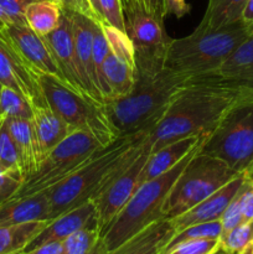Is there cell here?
Returning a JSON list of instances; mask_svg holds the SVG:
<instances>
[{"mask_svg":"<svg viewBox=\"0 0 253 254\" xmlns=\"http://www.w3.org/2000/svg\"><path fill=\"white\" fill-rule=\"evenodd\" d=\"M252 91L253 87L217 77L192 78L176 92L163 117L146 135L149 151L188 136L208 135L226 112Z\"/></svg>","mask_w":253,"mask_h":254,"instance_id":"1","label":"cell"},{"mask_svg":"<svg viewBox=\"0 0 253 254\" xmlns=\"http://www.w3.org/2000/svg\"><path fill=\"white\" fill-rule=\"evenodd\" d=\"M135 79L131 91L104 103L121 136L150 131L176 92L192 79L166 68L164 60L135 57Z\"/></svg>","mask_w":253,"mask_h":254,"instance_id":"2","label":"cell"},{"mask_svg":"<svg viewBox=\"0 0 253 254\" xmlns=\"http://www.w3.org/2000/svg\"><path fill=\"white\" fill-rule=\"evenodd\" d=\"M148 133L121 136L62 183L45 191L49 201V221L88 201H93L114 178L123 173L140 155L145 148L144 140Z\"/></svg>","mask_w":253,"mask_h":254,"instance_id":"3","label":"cell"},{"mask_svg":"<svg viewBox=\"0 0 253 254\" xmlns=\"http://www.w3.org/2000/svg\"><path fill=\"white\" fill-rule=\"evenodd\" d=\"M250 35L242 21L218 29L197 25L188 36L170 40L164 64L191 78L212 77Z\"/></svg>","mask_w":253,"mask_h":254,"instance_id":"4","label":"cell"},{"mask_svg":"<svg viewBox=\"0 0 253 254\" xmlns=\"http://www.w3.org/2000/svg\"><path fill=\"white\" fill-rule=\"evenodd\" d=\"M205 138L171 170L158 178L141 183L136 188L126 207L102 233V241L107 253L113 252L156 221L165 218L164 208L169 193L189 161L198 151Z\"/></svg>","mask_w":253,"mask_h":254,"instance_id":"5","label":"cell"},{"mask_svg":"<svg viewBox=\"0 0 253 254\" xmlns=\"http://www.w3.org/2000/svg\"><path fill=\"white\" fill-rule=\"evenodd\" d=\"M237 174L253 176V91L236 102L200 146Z\"/></svg>","mask_w":253,"mask_h":254,"instance_id":"6","label":"cell"},{"mask_svg":"<svg viewBox=\"0 0 253 254\" xmlns=\"http://www.w3.org/2000/svg\"><path fill=\"white\" fill-rule=\"evenodd\" d=\"M39 82L47 104L72 130L87 131L103 148L121 138L103 103L69 88L54 77L39 76Z\"/></svg>","mask_w":253,"mask_h":254,"instance_id":"7","label":"cell"},{"mask_svg":"<svg viewBox=\"0 0 253 254\" xmlns=\"http://www.w3.org/2000/svg\"><path fill=\"white\" fill-rule=\"evenodd\" d=\"M104 149L87 131L76 130L50 150L36 170L22 180L12 195L27 196L45 192L68 178L77 169Z\"/></svg>","mask_w":253,"mask_h":254,"instance_id":"8","label":"cell"},{"mask_svg":"<svg viewBox=\"0 0 253 254\" xmlns=\"http://www.w3.org/2000/svg\"><path fill=\"white\" fill-rule=\"evenodd\" d=\"M237 175L220 159L197 151L174 184L166 200L164 216L173 220L220 190Z\"/></svg>","mask_w":253,"mask_h":254,"instance_id":"9","label":"cell"},{"mask_svg":"<svg viewBox=\"0 0 253 254\" xmlns=\"http://www.w3.org/2000/svg\"><path fill=\"white\" fill-rule=\"evenodd\" d=\"M124 29L135 51V57L146 60H164L170 37L164 21L151 15L140 0H122Z\"/></svg>","mask_w":253,"mask_h":254,"instance_id":"10","label":"cell"},{"mask_svg":"<svg viewBox=\"0 0 253 254\" xmlns=\"http://www.w3.org/2000/svg\"><path fill=\"white\" fill-rule=\"evenodd\" d=\"M144 145L145 148L141 151L140 155L94 197L93 203L96 207L97 223H98L101 235L111 225L112 221L119 215V212L126 207L140 184L141 171L150 154L145 140H144Z\"/></svg>","mask_w":253,"mask_h":254,"instance_id":"11","label":"cell"},{"mask_svg":"<svg viewBox=\"0 0 253 254\" xmlns=\"http://www.w3.org/2000/svg\"><path fill=\"white\" fill-rule=\"evenodd\" d=\"M102 25L108 41V54L103 64L104 77L111 88L112 98H118L128 94L133 88L135 51L126 32L114 29L107 22H102Z\"/></svg>","mask_w":253,"mask_h":254,"instance_id":"12","label":"cell"},{"mask_svg":"<svg viewBox=\"0 0 253 254\" xmlns=\"http://www.w3.org/2000/svg\"><path fill=\"white\" fill-rule=\"evenodd\" d=\"M1 32L37 76L54 77L66 84L46 37L37 35L27 25L10 24Z\"/></svg>","mask_w":253,"mask_h":254,"instance_id":"13","label":"cell"},{"mask_svg":"<svg viewBox=\"0 0 253 254\" xmlns=\"http://www.w3.org/2000/svg\"><path fill=\"white\" fill-rule=\"evenodd\" d=\"M0 84L19 92L32 107L47 106L39 76L25 64L16 50L0 31Z\"/></svg>","mask_w":253,"mask_h":254,"instance_id":"14","label":"cell"},{"mask_svg":"<svg viewBox=\"0 0 253 254\" xmlns=\"http://www.w3.org/2000/svg\"><path fill=\"white\" fill-rule=\"evenodd\" d=\"M45 37L56 57V61L63 74L67 86L79 93L96 99L79 64L76 46H74L72 22L63 6H62V17L60 25L55 31Z\"/></svg>","mask_w":253,"mask_h":254,"instance_id":"15","label":"cell"},{"mask_svg":"<svg viewBox=\"0 0 253 254\" xmlns=\"http://www.w3.org/2000/svg\"><path fill=\"white\" fill-rule=\"evenodd\" d=\"M246 175L247 174H238L236 178L228 181L220 190L213 192L212 195L206 197L205 200L198 202L197 205L191 207L186 212L181 213V215L170 220L174 228H175V232L184 230L189 226L197 225V223L221 220L227 206L230 205L232 198L235 197L236 193L238 192V190L242 186Z\"/></svg>","mask_w":253,"mask_h":254,"instance_id":"16","label":"cell"},{"mask_svg":"<svg viewBox=\"0 0 253 254\" xmlns=\"http://www.w3.org/2000/svg\"><path fill=\"white\" fill-rule=\"evenodd\" d=\"M86 227H97V213L93 201L83 203L78 207L62 213L47 223L46 227L29 243L24 252L50 242H63L77 231ZM99 230V228H98Z\"/></svg>","mask_w":253,"mask_h":254,"instance_id":"17","label":"cell"},{"mask_svg":"<svg viewBox=\"0 0 253 254\" xmlns=\"http://www.w3.org/2000/svg\"><path fill=\"white\" fill-rule=\"evenodd\" d=\"M63 9L66 10L69 19H71L74 46H76L77 57H78L82 71L86 76L94 98L104 104L103 97H102L98 86H97L96 72H94L93 66V26L97 20L81 14V12L66 9V7H63Z\"/></svg>","mask_w":253,"mask_h":254,"instance_id":"18","label":"cell"},{"mask_svg":"<svg viewBox=\"0 0 253 254\" xmlns=\"http://www.w3.org/2000/svg\"><path fill=\"white\" fill-rule=\"evenodd\" d=\"M49 221V201L45 192L27 196L10 195L0 201V227Z\"/></svg>","mask_w":253,"mask_h":254,"instance_id":"19","label":"cell"},{"mask_svg":"<svg viewBox=\"0 0 253 254\" xmlns=\"http://www.w3.org/2000/svg\"><path fill=\"white\" fill-rule=\"evenodd\" d=\"M6 123L12 140L19 151L22 166V176L25 179L30 174L34 173L40 165L45 156L44 151H42L32 118H12L7 119Z\"/></svg>","mask_w":253,"mask_h":254,"instance_id":"20","label":"cell"},{"mask_svg":"<svg viewBox=\"0 0 253 254\" xmlns=\"http://www.w3.org/2000/svg\"><path fill=\"white\" fill-rule=\"evenodd\" d=\"M206 135L188 136L161 146L149 154L140 175V184L163 175L180 163ZM139 184V185H140Z\"/></svg>","mask_w":253,"mask_h":254,"instance_id":"21","label":"cell"},{"mask_svg":"<svg viewBox=\"0 0 253 254\" xmlns=\"http://www.w3.org/2000/svg\"><path fill=\"white\" fill-rule=\"evenodd\" d=\"M175 233L168 218L156 221L108 254H160Z\"/></svg>","mask_w":253,"mask_h":254,"instance_id":"22","label":"cell"},{"mask_svg":"<svg viewBox=\"0 0 253 254\" xmlns=\"http://www.w3.org/2000/svg\"><path fill=\"white\" fill-rule=\"evenodd\" d=\"M35 129L39 136L44 155L63 141L71 133H73L68 124L47 104L44 107H35L32 116Z\"/></svg>","mask_w":253,"mask_h":254,"instance_id":"23","label":"cell"},{"mask_svg":"<svg viewBox=\"0 0 253 254\" xmlns=\"http://www.w3.org/2000/svg\"><path fill=\"white\" fill-rule=\"evenodd\" d=\"M212 77L253 87V34H251Z\"/></svg>","mask_w":253,"mask_h":254,"instance_id":"24","label":"cell"},{"mask_svg":"<svg viewBox=\"0 0 253 254\" xmlns=\"http://www.w3.org/2000/svg\"><path fill=\"white\" fill-rule=\"evenodd\" d=\"M62 17V5L56 0H36L25 10V20L32 31L47 36L57 29Z\"/></svg>","mask_w":253,"mask_h":254,"instance_id":"25","label":"cell"},{"mask_svg":"<svg viewBox=\"0 0 253 254\" xmlns=\"http://www.w3.org/2000/svg\"><path fill=\"white\" fill-rule=\"evenodd\" d=\"M50 221H34L22 225L0 227V254L24 252L29 243L44 230Z\"/></svg>","mask_w":253,"mask_h":254,"instance_id":"26","label":"cell"},{"mask_svg":"<svg viewBox=\"0 0 253 254\" xmlns=\"http://www.w3.org/2000/svg\"><path fill=\"white\" fill-rule=\"evenodd\" d=\"M248 0H208L207 9L198 25L206 29H218L242 20Z\"/></svg>","mask_w":253,"mask_h":254,"instance_id":"27","label":"cell"},{"mask_svg":"<svg viewBox=\"0 0 253 254\" xmlns=\"http://www.w3.org/2000/svg\"><path fill=\"white\" fill-rule=\"evenodd\" d=\"M62 254H108L97 227H86L77 231L62 242Z\"/></svg>","mask_w":253,"mask_h":254,"instance_id":"28","label":"cell"},{"mask_svg":"<svg viewBox=\"0 0 253 254\" xmlns=\"http://www.w3.org/2000/svg\"><path fill=\"white\" fill-rule=\"evenodd\" d=\"M6 122V119H0V171L22 181L21 160Z\"/></svg>","mask_w":253,"mask_h":254,"instance_id":"29","label":"cell"},{"mask_svg":"<svg viewBox=\"0 0 253 254\" xmlns=\"http://www.w3.org/2000/svg\"><path fill=\"white\" fill-rule=\"evenodd\" d=\"M107 54H108V41H107L103 25L101 21H96L93 26V66L94 72H96L97 86L103 97L104 103L112 98L111 88L107 83L103 72V64Z\"/></svg>","mask_w":253,"mask_h":254,"instance_id":"30","label":"cell"},{"mask_svg":"<svg viewBox=\"0 0 253 254\" xmlns=\"http://www.w3.org/2000/svg\"><path fill=\"white\" fill-rule=\"evenodd\" d=\"M32 116L34 107L24 96L10 87H0V119H31Z\"/></svg>","mask_w":253,"mask_h":254,"instance_id":"31","label":"cell"},{"mask_svg":"<svg viewBox=\"0 0 253 254\" xmlns=\"http://www.w3.org/2000/svg\"><path fill=\"white\" fill-rule=\"evenodd\" d=\"M222 233V225H221L220 220L189 226V227L184 228V230L176 231V232L174 233L173 237H171V240L169 241V243L164 247V250L161 251V252L170 250L174 246L179 245V243L181 242H186V241L221 240Z\"/></svg>","mask_w":253,"mask_h":254,"instance_id":"32","label":"cell"},{"mask_svg":"<svg viewBox=\"0 0 253 254\" xmlns=\"http://www.w3.org/2000/svg\"><path fill=\"white\" fill-rule=\"evenodd\" d=\"M221 247L228 253H237L253 245V220H248L238 225L230 232L222 235Z\"/></svg>","mask_w":253,"mask_h":254,"instance_id":"33","label":"cell"},{"mask_svg":"<svg viewBox=\"0 0 253 254\" xmlns=\"http://www.w3.org/2000/svg\"><path fill=\"white\" fill-rule=\"evenodd\" d=\"M220 247V240H193L181 242L160 254H212Z\"/></svg>","mask_w":253,"mask_h":254,"instance_id":"34","label":"cell"},{"mask_svg":"<svg viewBox=\"0 0 253 254\" xmlns=\"http://www.w3.org/2000/svg\"><path fill=\"white\" fill-rule=\"evenodd\" d=\"M98 2L103 22H107L114 29L126 32L122 0H98Z\"/></svg>","mask_w":253,"mask_h":254,"instance_id":"35","label":"cell"},{"mask_svg":"<svg viewBox=\"0 0 253 254\" xmlns=\"http://www.w3.org/2000/svg\"><path fill=\"white\" fill-rule=\"evenodd\" d=\"M36 0H0V7L10 19L11 24L27 25L25 20V10Z\"/></svg>","mask_w":253,"mask_h":254,"instance_id":"36","label":"cell"},{"mask_svg":"<svg viewBox=\"0 0 253 254\" xmlns=\"http://www.w3.org/2000/svg\"><path fill=\"white\" fill-rule=\"evenodd\" d=\"M221 225H222V231L225 233L230 232L231 230H233L235 227H237L238 225H241L242 222H245V218H243L242 211H241V205L240 200H238V196L236 193L235 197L232 198V201L230 202V205L227 206V208L223 212L222 217H221Z\"/></svg>","mask_w":253,"mask_h":254,"instance_id":"37","label":"cell"},{"mask_svg":"<svg viewBox=\"0 0 253 254\" xmlns=\"http://www.w3.org/2000/svg\"><path fill=\"white\" fill-rule=\"evenodd\" d=\"M240 200L241 211L245 221L253 220V178L246 175L245 181L237 192Z\"/></svg>","mask_w":253,"mask_h":254,"instance_id":"38","label":"cell"},{"mask_svg":"<svg viewBox=\"0 0 253 254\" xmlns=\"http://www.w3.org/2000/svg\"><path fill=\"white\" fill-rule=\"evenodd\" d=\"M63 7L69 10H73V11L81 12V14L87 15V16L92 17V19L97 20V21H101L98 17V15L94 12V10L92 9L91 4L88 2V0H56ZM102 22V21H101Z\"/></svg>","mask_w":253,"mask_h":254,"instance_id":"39","label":"cell"},{"mask_svg":"<svg viewBox=\"0 0 253 254\" xmlns=\"http://www.w3.org/2000/svg\"><path fill=\"white\" fill-rule=\"evenodd\" d=\"M21 183L22 181L20 179H16L14 176H10L0 171V201L12 195L19 189Z\"/></svg>","mask_w":253,"mask_h":254,"instance_id":"40","label":"cell"},{"mask_svg":"<svg viewBox=\"0 0 253 254\" xmlns=\"http://www.w3.org/2000/svg\"><path fill=\"white\" fill-rule=\"evenodd\" d=\"M140 2L151 15L158 17L161 21H164L165 17L168 16V14H166V0H140Z\"/></svg>","mask_w":253,"mask_h":254,"instance_id":"41","label":"cell"},{"mask_svg":"<svg viewBox=\"0 0 253 254\" xmlns=\"http://www.w3.org/2000/svg\"><path fill=\"white\" fill-rule=\"evenodd\" d=\"M191 10V5L186 0H166V14L174 15L178 19L185 16Z\"/></svg>","mask_w":253,"mask_h":254,"instance_id":"42","label":"cell"},{"mask_svg":"<svg viewBox=\"0 0 253 254\" xmlns=\"http://www.w3.org/2000/svg\"><path fill=\"white\" fill-rule=\"evenodd\" d=\"M63 248H62V242H50L45 245L39 246V247L30 250L24 254H62Z\"/></svg>","mask_w":253,"mask_h":254,"instance_id":"43","label":"cell"},{"mask_svg":"<svg viewBox=\"0 0 253 254\" xmlns=\"http://www.w3.org/2000/svg\"><path fill=\"white\" fill-rule=\"evenodd\" d=\"M241 21L250 30L251 34H253V0H248L247 4H246Z\"/></svg>","mask_w":253,"mask_h":254,"instance_id":"44","label":"cell"},{"mask_svg":"<svg viewBox=\"0 0 253 254\" xmlns=\"http://www.w3.org/2000/svg\"><path fill=\"white\" fill-rule=\"evenodd\" d=\"M11 24V21H10V19L7 17V15L5 14L4 10L0 7V31H2V30L6 29L9 25Z\"/></svg>","mask_w":253,"mask_h":254,"instance_id":"45","label":"cell"},{"mask_svg":"<svg viewBox=\"0 0 253 254\" xmlns=\"http://www.w3.org/2000/svg\"><path fill=\"white\" fill-rule=\"evenodd\" d=\"M88 2H89V4H91L92 9L94 10V12H96V14L98 15L99 20H101V21L103 22V17H102L101 9H99V2H98V0H88Z\"/></svg>","mask_w":253,"mask_h":254,"instance_id":"46","label":"cell"},{"mask_svg":"<svg viewBox=\"0 0 253 254\" xmlns=\"http://www.w3.org/2000/svg\"><path fill=\"white\" fill-rule=\"evenodd\" d=\"M232 254H253V245H252V246H250V247L245 248V250L241 251V252L232 253Z\"/></svg>","mask_w":253,"mask_h":254,"instance_id":"47","label":"cell"},{"mask_svg":"<svg viewBox=\"0 0 253 254\" xmlns=\"http://www.w3.org/2000/svg\"><path fill=\"white\" fill-rule=\"evenodd\" d=\"M212 254H231V253H228L227 251L225 250V248H222V247H221V243H220V247H218L217 250H216L215 252H213Z\"/></svg>","mask_w":253,"mask_h":254,"instance_id":"48","label":"cell"},{"mask_svg":"<svg viewBox=\"0 0 253 254\" xmlns=\"http://www.w3.org/2000/svg\"><path fill=\"white\" fill-rule=\"evenodd\" d=\"M16 254H24V252H20V253H16Z\"/></svg>","mask_w":253,"mask_h":254,"instance_id":"49","label":"cell"},{"mask_svg":"<svg viewBox=\"0 0 253 254\" xmlns=\"http://www.w3.org/2000/svg\"><path fill=\"white\" fill-rule=\"evenodd\" d=\"M0 87H1V84H0Z\"/></svg>","mask_w":253,"mask_h":254,"instance_id":"50","label":"cell"},{"mask_svg":"<svg viewBox=\"0 0 253 254\" xmlns=\"http://www.w3.org/2000/svg\"><path fill=\"white\" fill-rule=\"evenodd\" d=\"M252 178H253V176H252Z\"/></svg>","mask_w":253,"mask_h":254,"instance_id":"51","label":"cell"}]
</instances>
